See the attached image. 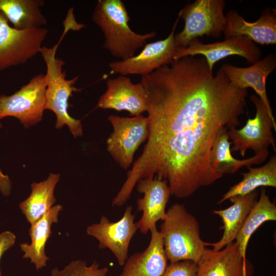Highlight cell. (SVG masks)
Masks as SVG:
<instances>
[{
  "mask_svg": "<svg viewBox=\"0 0 276 276\" xmlns=\"http://www.w3.org/2000/svg\"><path fill=\"white\" fill-rule=\"evenodd\" d=\"M143 86L149 135L137 160L187 196L222 177L211 167L210 151L222 128L240 125L247 89L233 85L221 67L214 75L205 59L196 57L159 68Z\"/></svg>",
  "mask_w": 276,
  "mask_h": 276,
  "instance_id": "1",
  "label": "cell"
},
{
  "mask_svg": "<svg viewBox=\"0 0 276 276\" xmlns=\"http://www.w3.org/2000/svg\"><path fill=\"white\" fill-rule=\"evenodd\" d=\"M125 4L121 0H99L92 19L103 33V47L114 57L124 60L135 55L146 41L156 36L155 32L137 34L130 28V20Z\"/></svg>",
  "mask_w": 276,
  "mask_h": 276,
  "instance_id": "2",
  "label": "cell"
},
{
  "mask_svg": "<svg viewBox=\"0 0 276 276\" xmlns=\"http://www.w3.org/2000/svg\"><path fill=\"white\" fill-rule=\"evenodd\" d=\"M159 232L170 263L189 260L197 263L206 248L197 220L183 204L176 203L169 208Z\"/></svg>",
  "mask_w": 276,
  "mask_h": 276,
  "instance_id": "3",
  "label": "cell"
},
{
  "mask_svg": "<svg viewBox=\"0 0 276 276\" xmlns=\"http://www.w3.org/2000/svg\"><path fill=\"white\" fill-rule=\"evenodd\" d=\"M65 34L64 32L59 41L53 47L43 46L40 50L39 53L47 68L45 109H50L56 114L57 129L66 125L74 137L76 138L82 135V126L80 120L74 119L69 114L68 101L73 92L81 90L75 86L79 76L66 79V72L62 68L65 62L56 57L58 47Z\"/></svg>",
  "mask_w": 276,
  "mask_h": 276,
  "instance_id": "4",
  "label": "cell"
},
{
  "mask_svg": "<svg viewBox=\"0 0 276 276\" xmlns=\"http://www.w3.org/2000/svg\"><path fill=\"white\" fill-rule=\"evenodd\" d=\"M225 4L224 0H196L180 10L178 16L184 20L185 26L180 32L175 34L176 51L187 47L198 37L221 36L225 21Z\"/></svg>",
  "mask_w": 276,
  "mask_h": 276,
  "instance_id": "5",
  "label": "cell"
},
{
  "mask_svg": "<svg viewBox=\"0 0 276 276\" xmlns=\"http://www.w3.org/2000/svg\"><path fill=\"white\" fill-rule=\"evenodd\" d=\"M113 131L106 141V149L113 159L124 170L133 162V156L149 135V119L142 115L122 117L111 115L108 118Z\"/></svg>",
  "mask_w": 276,
  "mask_h": 276,
  "instance_id": "6",
  "label": "cell"
},
{
  "mask_svg": "<svg viewBox=\"0 0 276 276\" xmlns=\"http://www.w3.org/2000/svg\"><path fill=\"white\" fill-rule=\"evenodd\" d=\"M48 33L43 27L16 29L0 12V71L24 64L39 53Z\"/></svg>",
  "mask_w": 276,
  "mask_h": 276,
  "instance_id": "7",
  "label": "cell"
},
{
  "mask_svg": "<svg viewBox=\"0 0 276 276\" xmlns=\"http://www.w3.org/2000/svg\"><path fill=\"white\" fill-rule=\"evenodd\" d=\"M249 98L256 107V114L252 119L248 118L242 128L228 129L227 134L233 145L231 152L238 151L244 157L248 149H251L257 154L271 146L275 152L272 129L276 131V124L273 122L264 103L257 95H251Z\"/></svg>",
  "mask_w": 276,
  "mask_h": 276,
  "instance_id": "8",
  "label": "cell"
},
{
  "mask_svg": "<svg viewBox=\"0 0 276 276\" xmlns=\"http://www.w3.org/2000/svg\"><path fill=\"white\" fill-rule=\"evenodd\" d=\"M45 74L33 76L29 83L10 96H0V119L13 117L25 128L41 121L45 106Z\"/></svg>",
  "mask_w": 276,
  "mask_h": 276,
  "instance_id": "9",
  "label": "cell"
},
{
  "mask_svg": "<svg viewBox=\"0 0 276 276\" xmlns=\"http://www.w3.org/2000/svg\"><path fill=\"white\" fill-rule=\"evenodd\" d=\"M180 18L178 16L171 33L165 39L146 43L137 55L124 60L110 62L109 67L111 73L122 76L135 74L142 77L170 64L176 53L175 31Z\"/></svg>",
  "mask_w": 276,
  "mask_h": 276,
  "instance_id": "10",
  "label": "cell"
},
{
  "mask_svg": "<svg viewBox=\"0 0 276 276\" xmlns=\"http://www.w3.org/2000/svg\"><path fill=\"white\" fill-rule=\"evenodd\" d=\"M262 53L256 43L244 36H238L225 39L222 41L204 43L198 38L191 41L187 47L176 51L173 61L186 56L202 55L210 70L215 64L228 56H239L253 64L260 59Z\"/></svg>",
  "mask_w": 276,
  "mask_h": 276,
  "instance_id": "11",
  "label": "cell"
},
{
  "mask_svg": "<svg viewBox=\"0 0 276 276\" xmlns=\"http://www.w3.org/2000/svg\"><path fill=\"white\" fill-rule=\"evenodd\" d=\"M132 210V206H128L122 218L117 222H110L103 216L99 223L92 224L86 229L87 235L99 242V248L109 249L120 266H123L128 259L129 244L137 229Z\"/></svg>",
  "mask_w": 276,
  "mask_h": 276,
  "instance_id": "12",
  "label": "cell"
},
{
  "mask_svg": "<svg viewBox=\"0 0 276 276\" xmlns=\"http://www.w3.org/2000/svg\"><path fill=\"white\" fill-rule=\"evenodd\" d=\"M106 85L107 89L100 97L97 108L126 110L133 117L147 111L146 94L141 82L133 83L127 76L120 75L108 79Z\"/></svg>",
  "mask_w": 276,
  "mask_h": 276,
  "instance_id": "13",
  "label": "cell"
},
{
  "mask_svg": "<svg viewBox=\"0 0 276 276\" xmlns=\"http://www.w3.org/2000/svg\"><path fill=\"white\" fill-rule=\"evenodd\" d=\"M136 186L137 191L144 194L137 200V210L142 212V215L136 224L141 233L146 234L156 226L157 221L166 218V208L171 193L167 181L155 177L142 179Z\"/></svg>",
  "mask_w": 276,
  "mask_h": 276,
  "instance_id": "14",
  "label": "cell"
},
{
  "mask_svg": "<svg viewBox=\"0 0 276 276\" xmlns=\"http://www.w3.org/2000/svg\"><path fill=\"white\" fill-rule=\"evenodd\" d=\"M230 82L242 89L251 88L264 103L270 117L276 124L266 91V80L276 68V56L271 53L248 67L224 64L221 67Z\"/></svg>",
  "mask_w": 276,
  "mask_h": 276,
  "instance_id": "15",
  "label": "cell"
},
{
  "mask_svg": "<svg viewBox=\"0 0 276 276\" xmlns=\"http://www.w3.org/2000/svg\"><path fill=\"white\" fill-rule=\"evenodd\" d=\"M225 39L234 36L246 37L263 45L276 43V10L265 8L254 22L247 21L237 11L231 10L225 14L223 30Z\"/></svg>",
  "mask_w": 276,
  "mask_h": 276,
  "instance_id": "16",
  "label": "cell"
},
{
  "mask_svg": "<svg viewBox=\"0 0 276 276\" xmlns=\"http://www.w3.org/2000/svg\"><path fill=\"white\" fill-rule=\"evenodd\" d=\"M197 265V276H251L252 271L235 241L219 250L205 248Z\"/></svg>",
  "mask_w": 276,
  "mask_h": 276,
  "instance_id": "17",
  "label": "cell"
},
{
  "mask_svg": "<svg viewBox=\"0 0 276 276\" xmlns=\"http://www.w3.org/2000/svg\"><path fill=\"white\" fill-rule=\"evenodd\" d=\"M147 247L128 258L119 276H163L167 266L162 235L154 226L150 229Z\"/></svg>",
  "mask_w": 276,
  "mask_h": 276,
  "instance_id": "18",
  "label": "cell"
},
{
  "mask_svg": "<svg viewBox=\"0 0 276 276\" xmlns=\"http://www.w3.org/2000/svg\"><path fill=\"white\" fill-rule=\"evenodd\" d=\"M258 192L243 196H235L229 199L232 204L227 208L214 211V213L222 219L223 234L221 238L215 243L205 242V246H210L214 250H219L231 244L236 239L247 216L257 201Z\"/></svg>",
  "mask_w": 276,
  "mask_h": 276,
  "instance_id": "19",
  "label": "cell"
},
{
  "mask_svg": "<svg viewBox=\"0 0 276 276\" xmlns=\"http://www.w3.org/2000/svg\"><path fill=\"white\" fill-rule=\"evenodd\" d=\"M228 129L222 128L218 132L213 143L210 153V163L212 168L223 175L232 174L244 167H251L264 162L269 155L268 149H264L253 156L238 159L232 155V143L229 141Z\"/></svg>",
  "mask_w": 276,
  "mask_h": 276,
  "instance_id": "20",
  "label": "cell"
},
{
  "mask_svg": "<svg viewBox=\"0 0 276 276\" xmlns=\"http://www.w3.org/2000/svg\"><path fill=\"white\" fill-rule=\"evenodd\" d=\"M62 210L61 204L53 205L41 218L31 224L29 231L31 243L20 244L21 250L24 252L22 258L29 259L36 270L47 266L49 258L45 255V246L52 234V225L58 222V215Z\"/></svg>",
  "mask_w": 276,
  "mask_h": 276,
  "instance_id": "21",
  "label": "cell"
},
{
  "mask_svg": "<svg viewBox=\"0 0 276 276\" xmlns=\"http://www.w3.org/2000/svg\"><path fill=\"white\" fill-rule=\"evenodd\" d=\"M42 0H0V12L18 30L42 28L46 18L41 13Z\"/></svg>",
  "mask_w": 276,
  "mask_h": 276,
  "instance_id": "22",
  "label": "cell"
},
{
  "mask_svg": "<svg viewBox=\"0 0 276 276\" xmlns=\"http://www.w3.org/2000/svg\"><path fill=\"white\" fill-rule=\"evenodd\" d=\"M59 179V174L51 173L47 179L31 184L30 196L19 205L22 213L31 224L41 218L56 202L54 193Z\"/></svg>",
  "mask_w": 276,
  "mask_h": 276,
  "instance_id": "23",
  "label": "cell"
},
{
  "mask_svg": "<svg viewBox=\"0 0 276 276\" xmlns=\"http://www.w3.org/2000/svg\"><path fill=\"white\" fill-rule=\"evenodd\" d=\"M248 172L241 173L243 178L238 183L231 187L217 202L221 204L235 196H243L261 187H276V156L272 155L263 166L247 167Z\"/></svg>",
  "mask_w": 276,
  "mask_h": 276,
  "instance_id": "24",
  "label": "cell"
},
{
  "mask_svg": "<svg viewBox=\"0 0 276 276\" xmlns=\"http://www.w3.org/2000/svg\"><path fill=\"white\" fill-rule=\"evenodd\" d=\"M276 220V205L271 202L264 188L261 189L259 200L247 216L236 238L243 259H246L248 242L254 233L264 222Z\"/></svg>",
  "mask_w": 276,
  "mask_h": 276,
  "instance_id": "25",
  "label": "cell"
},
{
  "mask_svg": "<svg viewBox=\"0 0 276 276\" xmlns=\"http://www.w3.org/2000/svg\"><path fill=\"white\" fill-rule=\"evenodd\" d=\"M108 272V268H100L96 261L88 266L85 261L78 260L72 261L62 269L53 268L51 276H107Z\"/></svg>",
  "mask_w": 276,
  "mask_h": 276,
  "instance_id": "26",
  "label": "cell"
},
{
  "mask_svg": "<svg viewBox=\"0 0 276 276\" xmlns=\"http://www.w3.org/2000/svg\"><path fill=\"white\" fill-rule=\"evenodd\" d=\"M197 263L184 260L170 263L163 276H197Z\"/></svg>",
  "mask_w": 276,
  "mask_h": 276,
  "instance_id": "27",
  "label": "cell"
},
{
  "mask_svg": "<svg viewBox=\"0 0 276 276\" xmlns=\"http://www.w3.org/2000/svg\"><path fill=\"white\" fill-rule=\"evenodd\" d=\"M15 241L16 236L12 232L7 231L0 234V261L5 252L14 245ZM0 276H2L1 266Z\"/></svg>",
  "mask_w": 276,
  "mask_h": 276,
  "instance_id": "28",
  "label": "cell"
},
{
  "mask_svg": "<svg viewBox=\"0 0 276 276\" xmlns=\"http://www.w3.org/2000/svg\"><path fill=\"white\" fill-rule=\"evenodd\" d=\"M1 120V119H0ZM2 124L0 122V128ZM11 190V182L7 175H4L0 170V191L5 196L10 195Z\"/></svg>",
  "mask_w": 276,
  "mask_h": 276,
  "instance_id": "29",
  "label": "cell"
}]
</instances>
